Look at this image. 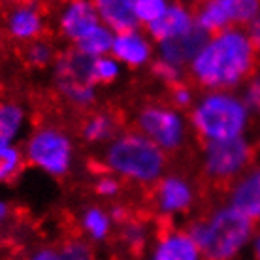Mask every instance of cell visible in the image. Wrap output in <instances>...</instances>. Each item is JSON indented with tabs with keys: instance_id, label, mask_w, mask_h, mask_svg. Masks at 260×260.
I'll return each mask as SVG.
<instances>
[{
	"instance_id": "cell-6",
	"label": "cell",
	"mask_w": 260,
	"mask_h": 260,
	"mask_svg": "<svg viewBox=\"0 0 260 260\" xmlns=\"http://www.w3.org/2000/svg\"><path fill=\"white\" fill-rule=\"evenodd\" d=\"M55 85L66 102L76 108H89L96 98L92 79V59L78 49L60 55L55 62Z\"/></svg>"
},
{
	"instance_id": "cell-8",
	"label": "cell",
	"mask_w": 260,
	"mask_h": 260,
	"mask_svg": "<svg viewBox=\"0 0 260 260\" xmlns=\"http://www.w3.org/2000/svg\"><path fill=\"white\" fill-rule=\"evenodd\" d=\"M251 149L243 136L222 140V142H206L204 145V170L213 179H232L241 174L249 162Z\"/></svg>"
},
{
	"instance_id": "cell-24",
	"label": "cell",
	"mask_w": 260,
	"mask_h": 260,
	"mask_svg": "<svg viewBox=\"0 0 260 260\" xmlns=\"http://www.w3.org/2000/svg\"><path fill=\"white\" fill-rule=\"evenodd\" d=\"M121 70H123V64L111 55H106V57H100V59H92V79H94L96 85L113 83L121 76Z\"/></svg>"
},
{
	"instance_id": "cell-5",
	"label": "cell",
	"mask_w": 260,
	"mask_h": 260,
	"mask_svg": "<svg viewBox=\"0 0 260 260\" xmlns=\"http://www.w3.org/2000/svg\"><path fill=\"white\" fill-rule=\"evenodd\" d=\"M25 160L53 177L66 176L74 162V145L66 132L57 126L34 130L25 143Z\"/></svg>"
},
{
	"instance_id": "cell-27",
	"label": "cell",
	"mask_w": 260,
	"mask_h": 260,
	"mask_svg": "<svg viewBox=\"0 0 260 260\" xmlns=\"http://www.w3.org/2000/svg\"><path fill=\"white\" fill-rule=\"evenodd\" d=\"M153 74H155L160 81H164L166 85H174V87H176V85L181 83L183 68L172 64V62H166V60H162V59H156V60H153Z\"/></svg>"
},
{
	"instance_id": "cell-33",
	"label": "cell",
	"mask_w": 260,
	"mask_h": 260,
	"mask_svg": "<svg viewBox=\"0 0 260 260\" xmlns=\"http://www.w3.org/2000/svg\"><path fill=\"white\" fill-rule=\"evenodd\" d=\"M245 34H247V38L251 40L253 47H258L260 49V12L247 23V32Z\"/></svg>"
},
{
	"instance_id": "cell-12",
	"label": "cell",
	"mask_w": 260,
	"mask_h": 260,
	"mask_svg": "<svg viewBox=\"0 0 260 260\" xmlns=\"http://www.w3.org/2000/svg\"><path fill=\"white\" fill-rule=\"evenodd\" d=\"M96 25H100V17H98L96 6L94 2H87V0H76L70 2L62 8L59 17L60 32L64 34L76 46L79 40L87 36Z\"/></svg>"
},
{
	"instance_id": "cell-31",
	"label": "cell",
	"mask_w": 260,
	"mask_h": 260,
	"mask_svg": "<svg viewBox=\"0 0 260 260\" xmlns=\"http://www.w3.org/2000/svg\"><path fill=\"white\" fill-rule=\"evenodd\" d=\"M241 100L245 102L249 111H260V76H256V78L249 81L245 94H243Z\"/></svg>"
},
{
	"instance_id": "cell-16",
	"label": "cell",
	"mask_w": 260,
	"mask_h": 260,
	"mask_svg": "<svg viewBox=\"0 0 260 260\" xmlns=\"http://www.w3.org/2000/svg\"><path fill=\"white\" fill-rule=\"evenodd\" d=\"M98 17L113 34L138 30L140 21L136 17L134 0H98L94 2Z\"/></svg>"
},
{
	"instance_id": "cell-29",
	"label": "cell",
	"mask_w": 260,
	"mask_h": 260,
	"mask_svg": "<svg viewBox=\"0 0 260 260\" xmlns=\"http://www.w3.org/2000/svg\"><path fill=\"white\" fill-rule=\"evenodd\" d=\"M123 240L128 243V247L140 249L147 243V228L145 224L138 221H132L128 224H124L123 228Z\"/></svg>"
},
{
	"instance_id": "cell-37",
	"label": "cell",
	"mask_w": 260,
	"mask_h": 260,
	"mask_svg": "<svg viewBox=\"0 0 260 260\" xmlns=\"http://www.w3.org/2000/svg\"><path fill=\"white\" fill-rule=\"evenodd\" d=\"M0 42H2V34H0Z\"/></svg>"
},
{
	"instance_id": "cell-15",
	"label": "cell",
	"mask_w": 260,
	"mask_h": 260,
	"mask_svg": "<svg viewBox=\"0 0 260 260\" xmlns=\"http://www.w3.org/2000/svg\"><path fill=\"white\" fill-rule=\"evenodd\" d=\"M149 260H204V256L189 232L174 230L156 240Z\"/></svg>"
},
{
	"instance_id": "cell-32",
	"label": "cell",
	"mask_w": 260,
	"mask_h": 260,
	"mask_svg": "<svg viewBox=\"0 0 260 260\" xmlns=\"http://www.w3.org/2000/svg\"><path fill=\"white\" fill-rule=\"evenodd\" d=\"M172 100H174V104H176L177 108H192L196 102L192 89L183 83L174 87V91H172Z\"/></svg>"
},
{
	"instance_id": "cell-2",
	"label": "cell",
	"mask_w": 260,
	"mask_h": 260,
	"mask_svg": "<svg viewBox=\"0 0 260 260\" xmlns=\"http://www.w3.org/2000/svg\"><path fill=\"white\" fill-rule=\"evenodd\" d=\"M104 162L113 176L149 185L162 179L166 153L140 132H124L108 143Z\"/></svg>"
},
{
	"instance_id": "cell-11",
	"label": "cell",
	"mask_w": 260,
	"mask_h": 260,
	"mask_svg": "<svg viewBox=\"0 0 260 260\" xmlns=\"http://www.w3.org/2000/svg\"><path fill=\"white\" fill-rule=\"evenodd\" d=\"M208 38L209 34L206 30H202L198 25H194L189 32L168 40V42H162V44H156L158 59L172 62V64L185 70V66H190V62L196 59V55L200 53Z\"/></svg>"
},
{
	"instance_id": "cell-26",
	"label": "cell",
	"mask_w": 260,
	"mask_h": 260,
	"mask_svg": "<svg viewBox=\"0 0 260 260\" xmlns=\"http://www.w3.org/2000/svg\"><path fill=\"white\" fill-rule=\"evenodd\" d=\"M53 57H55V51L47 42H30V46L26 49V60L34 68H44L51 64Z\"/></svg>"
},
{
	"instance_id": "cell-18",
	"label": "cell",
	"mask_w": 260,
	"mask_h": 260,
	"mask_svg": "<svg viewBox=\"0 0 260 260\" xmlns=\"http://www.w3.org/2000/svg\"><path fill=\"white\" fill-rule=\"evenodd\" d=\"M6 30L21 42H32L44 30V17L36 6H15L6 17Z\"/></svg>"
},
{
	"instance_id": "cell-22",
	"label": "cell",
	"mask_w": 260,
	"mask_h": 260,
	"mask_svg": "<svg viewBox=\"0 0 260 260\" xmlns=\"http://www.w3.org/2000/svg\"><path fill=\"white\" fill-rule=\"evenodd\" d=\"M81 228H83L85 234L89 236V240L104 241L111 234L113 217H111L110 211L98 208V206H91L81 215Z\"/></svg>"
},
{
	"instance_id": "cell-4",
	"label": "cell",
	"mask_w": 260,
	"mask_h": 260,
	"mask_svg": "<svg viewBox=\"0 0 260 260\" xmlns=\"http://www.w3.org/2000/svg\"><path fill=\"white\" fill-rule=\"evenodd\" d=\"M249 110L240 96L228 91H209L190 108V124L206 142L243 136Z\"/></svg>"
},
{
	"instance_id": "cell-13",
	"label": "cell",
	"mask_w": 260,
	"mask_h": 260,
	"mask_svg": "<svg viewBox=\"0 0 260 260\" xmlns=\"http://www.w3.org/2000/svg\"><path fill=\"white\" fill-rule=\"evenodd\" d=\"M156 208L164 215H179L192 206L194 189L185 177L166 176L156 187Z\"/></svg>"
},
{
	"instance_id": "cell-7",
	"label": "cell",
	"mask_w": 260,
	"mask_h": 260,
	"mask_svg": "<svg viewBox=\"0 0 260 260\" xmlns=\"http://www.w3.org/2000/svg\"><path fill=\"white\" fill-rule=\"evenodd\" d=\"M138 132L164 153L179 149L187 140V119L176 108L147 106L138 115Z\"/></svg>"
},
{
	"instance_id": "cell-9",
	"label": "cell",
	"mask_w": 260,
	"mask_h": 260,
	"mask_svg": "<svg viewBox=\"0 0 260 260\" xmlns=\"http://www.w3.org/2000/svg\"><path fill=\"white\" fill-rule=\"evenodd\" d=\"M260 12L256 0H209L194 13L196 25L211 34L232 28L234 23H245Z\"/></svg>"
},
{
	"instance_id": "cell-28",
	"label": "cell",
	"mask_w": 260,
	"mask_h": 260,
	"mask_svg": "<svg viewBox=\"0 0 260 260\" xmlns=\"http://www.w3.org/2000/svg\"><path fill=\"white\" fill-rule=\"evenodd\" d=\"M59 260H94V254L89 243L74 240L59 249Z\"/></svg>"
},
{
	"instance_id": "cell-23",
	"label": "cell",
	"mask_w": 260,
	"mask_h": 260,
	"mask_svg": "<svg viewBox=\"0 0 260 260\" xmlns=\"http://www.w3.org/2000/svg\"><path fill=\"white\" fill-rule=\"evenodd\" d=\"M25 162V153L17 145H0V183L12 181Z\"/></svg>"
},
{
	"instance_id": "cell-34",
	"label": "cell",
	"mask_w": 260,
	"mask_h": 260,
	"mask_svg": "<svg viewBox=\"0 0 260 260\" xmlns=\"http://www.w3.org/2000/svg\"><path fill=\"white\" fill-rule=\"evenodd\" d=\"M26 260H59V251H55L51 247L38 249L36 253H32Z\"/></svg>"
},
{
	"instance_id": "cell-20",
	"label": "cell",
	"mask_w": 260,
	"mask_h": 260,
	"mask_svg": "<svg viewBox=\"0 0 260 260\" xmlns=\"http://www.w3.org/2000/svg\"><path fill=\"white\" fill-rule=\"evenodd\" d=\"M81 134L89 143H111L117 134V121L106 111H96L83 123Z\"/></svg>"
},
{
	"instance_id": "cell-10",
	"label": "cell",
	"mask_w": 260,
	"mask_h": 260,
	"mask_svg": "<svg viewBox=\"0 0 260 260\" xmlns=\"http://www.w3.org/2000/svg\"><path fill=\"white\" fill-rule=\"evenodd\" d=\"M111 57H115L123 66L142 68L153 60L155 46L149 36L143 34L140 28L128 30V32L115 34L113 46H111Z\"/></svg>"
},
{
	"instance_id": "cell-17",
	"label": "cell",
	"mask_w": 260,
	"mask_h": 260,
	"mask_svg": "<svg viewBox=\"0 0 260 260\" xmlns=\"http://www.w3.org/2000/svg\"><path fill=\"white\" fill-rule=\"evenodd\" d=\"M228 206L238 209L251 221L260 219V170L249 172L236 183Z\"/></svg>"
},
{
	"instance_id": "cell-1",
	"label": "cell",
	"mask_w": 260,
	"mask_h": 260,
	"mask_svg": "<svg viewBox=\"0 0 260 260\" xmlns=\"http://www.w3.org/2000/svg\"><path fill=\"white\" fill-rule=\"evenodd\" d=\"M253 60L254 47L247 34L228 28L209 36L189 70L208 91H228L247 78Z\"/></svg>"
},
{
	"instance_id": "cell-30",
	"label": "cell",
	"mask_w": 260,
	"mask_h": 260,
	"mask_svg": "<svg viewBox=\"0 0 260 260\" xmlns=\"http://www.w3.org/2000/svg\"><path fill=\"white\" fill-rule=\"evenodd\" d=\"M94 190H96L98 196H104V198H113V196L119 194L121 190V183L115 176H102L94 185Z\"/></svg>"
},
{
	"instance_id": "cell-19",
	"label": "cell",
	"mask_w": 260,
	"mask_h": 260,
	"mask_svg": "<svg viewBox=\"0 0 260 260\" xmlns=\"http://www.w3.org/2000/svg\"><path fill=\"white\" fill-rule=\"evenodd\" d=\"M26 128V111L19 104H0V145H17Z\"/></svg>"
},
{
	"instance_id": "cell-36",
	"label": "cell",
	"mask_w": 260,
	"mask_h": 260,
	"mask_svg": "<svg viewBox=\"0 0 260 260\" xmlns=\"http://www.w3.org/2000/svg\"><path fill=\"white\" fill-rule=\"evenodd\" d=\"M254 251H256V256H258V260H260V240L256 241V247H254Z\"/></svg>"
},
{
	"instance_id": "cell-3",
	"label": "cell",
	"mask_w": 260,
	"mask_h": 260,
	"mask_svg": "<svg viewBox=\"0 0 260 260\" xmlns=\"http://www.w3.org/2000/svg\"><path fill=\"white\" fill-rule=\"evenodd\" d=\"M189 234L204 260H234L253 234V221L232 206L219 208L208 219L190 226Z\"/></svg>"
},
{
	"instance_id": "cell-35",
	"label": "cell",
	"mask_w": 260,
	"mask_h": 260,
	"mask_svg": "<svg viewBox=\"0 0 260 260\" xmlns=\"http://www.w3.org/2000/svg\"><path fill=\"white\" fill-rule=\"evenodd\" d=\"M8 215H10V206H8V202L0 200V222L6 221Z\"/></svg>"
},
{
	"instance_id": "cell-14",
	"label": "cell",
	"mask_w": 260,
	"mask_h": 260,
	"mask_svg": "<svg viewBox=\"0 0 260 260\" xmlns=\"http://www.w3.org/2000/svg\"><path fill=\"white\" fill-rule=\"evenodd\" d=\"M194 25V13L190 12L189 8L183 4H168L166 12L155 23L147 26V36L155 40L156 44H162V42H168V40L189 32Z\"/></svg>"
},
{
	"instance_id": "cell-21",
	"label": "cell",
	"mask_w": 260,
	"mask_h": 260,
	"mask_svg": "<svg viewBox=\"0 0 260 260\" xmlns=\"http://www.w3.org/2000/svg\"><path fill=\"white\" fill-rule=\"evenodd\" d=\"M113 38L115 34L111 32L106 25H96L91 32L79 40L74 49H78L79 53H83L89 59H100L106 55H111V46H113Z\"/></svg>"
},
{
	"instance_id": "cell-25",
	"label": "cell",
	"mask_w": 260,
	"mask_h": 260,
	"mask_svg": "<svg viewBox=\"0 0 260 260\" xmlns=\"http://www.w3.org/2000/svg\"><path fill=\"white\" fill-rule=\"evenodd\" d=\"M170 2L166 0H134V10H136V17L140 25L149 26L155 23L168 8Z\"/></svg>"
}]
</instances>
